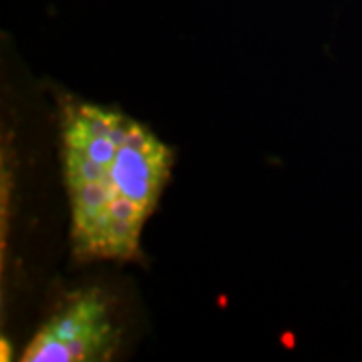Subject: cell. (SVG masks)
<instances>
[{"mask_svg":"<svg viewBox=\"0 0 362 362\" xmlns=\"http://www.w3.org/2000/svg\"><path fill=\"white\" fill-rule=\"evenodd\" d=\"M121 332L111 302L101 290L89 288L66 298L61 308L28 342L23 362L109 361Z\"/></svg>","mask_w":362,"mask_h":362,"instance_id":"7a4b0ae2","label":"cell"},{"mask_svg":"<svg viewBox=\"0 0 362 362\" xmlns=\"http://www.w3.org/2000/svg\"><path fill=\"white\" fill-rule=\"evenodd\" d=\"M0 344H2V361H11V346H6V338H2L0 340Z\"/></svg>","mask_w":362,"mask_h":362,"instance_id":"3957f363","label":"cell"},{"mask_svg":"<svg viewBox=\"0 0 362 362\" xmlns=\"http://www.w3.org/2000/svg\"><path fill=\"white\" fill-rule=\"evenodd\" d=\"M61 161L75 258H135L171 177V149L123 111L69 101L61 115Z\"/></svg>","mask_w":362,"mask_h":362,"instance_id":"6da1fadb","label":"cell"}]
</instances>
